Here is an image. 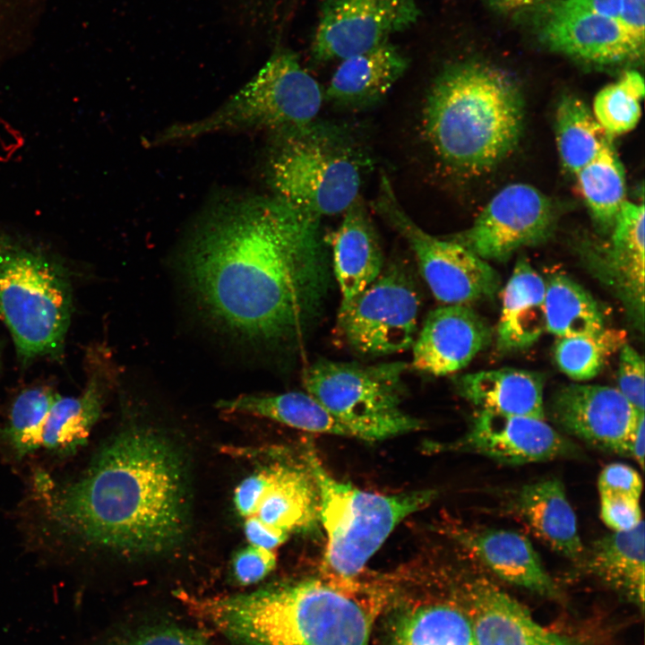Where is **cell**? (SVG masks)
I'll return each instance as SVG.
<instances>
[{"label": "cell", "instance_id": "cell-6", "mask_svg": "<svg viewBox=\"0 0 645 645\" xmlns=\"http://www.w3.org/2000/svg\"><path fill=\"white\" fill-rule=\"evenodd\" d=\"M303 452L317 486L319 520L327 535L323 564L341 580L357 577L394 528L437 494L432 489L391 495L364 491L333 477L311 443Z\"/></svg>", "mask_w": 645, "mask_h": 645}, {"label": "cell", "instance_id": "cell-36", "mask_svg": "<svg viewBox=\"0 0 645 645\" xmlns=\"http://www.w3.org/2000/svg\"><path fill=\"white\" fill-rule=\"evenodd\" d=\"M644 93L642 75L637 71H626L596 94L591 111L611 138L622 135L639 123Z\"/></svg>", "mask_w": 645, "mask_h": 645}, {"label": "cell", "instance_id": "cell-22", "mask_svg": "<svg viewBox=\"0 0 645 645\" xmlns=\"http://www.w3.org/2000/svg\"><path fill=\"white\" fill-rule=\"evenodd\" d=\"M594 270L622 299L641 330L644 321V205L625 201Z\"/></svg>", "mask_w": 645, "mask_h": 645}, {"label": "cell", "instance_id": "cell-40", "mask_svg": "<svg viewBox=\"0 0 645 645\" xmlns=\"http://www.w3.org/2000/svg\"><path fill=\"white\" fill-rule=\"evenodd\" d=\"M617 389L639 412H644V360L629 344L620 348Z\"/></svg>", "mask_w": 645, "mask_h": 645}, {"label": "cell", "instance_id": "cell-42", "mask_svg": "<svg viewBox=\"0 0 645 645\" xmlns=\"http://www.w3.org/2000/svg\"><path fill=\"white\" fill-rule=\"evenodd\" d=\"M642 486L639 472L621 462L606 465L598 478L599 494H624L640 499Z\"/></svg>", "mask_w": 645, "mask_h": 645}, {"label": "cell", "instance_id": "cell-2", "mask_svg": "<svg viewBox=\"0 0 645 645\" xmlns=\"http://www.w3.org/2000/svg\"><path fill=\"white\" fill-rule=\"evenodd\" d=\"M34 491L55 529L88 546L126 555L159 554L178 544L186 529L184 460L151 430L121 432L72 481L37 472Z\"/></svg>", "mask_w": 645, "mask_h": 645}, {"label": "cell", "instance_id": "cell-18", "mask_svg": "<svg viewBox=\"0 0 645 645\" xmlns=\"http://www.w3.org/2000/svg\"><path fill=\"white\" fill-rule=\"evenodd\" d=\"M489 323L466 305L431 311L412 344V366L442 376L466 367L492 341Z\"/></svg>", "mask_w": 645, "mask_h": 645}, {"label": "cell", "instance_id": "cell-38", "mask_svg": "<svg viewBox=\"0 0 645 645\" xmlns=\"http://www.w3.org/2000/svg\"><path fill=\"white\" fill-rule=\"evenodd\" d=\"M50 0H0V62L34 36Z\"/></svg>", "mask_w": 645, "mask_h": 645}, {"label": "cell", "instance_id": "cell-15", "mask_svg": "<svg viewBox=\"0 0 645 645\" xmlns=\"http://www.w3.org/2000/svg\"><path fill=\"white\" fill-rule=\"evenodd\" d=\"M419 16L417 0H325L312 53L319 61H341L388 42Z\"/></svg>", "mask_w": 645, "mask_h": 645}, {"label": "cell", "instance_id": "cell-8", "mask_svg": "<svg viewBox=\"0 0 645 645\" xmlns=\"http://www.w3.org/2000/svg\"><path fill=\"white\" fill-rule=\"evenodd\" d=\"M323 100L319 83L292 51L280 47L262 69L221 107L199 120L176 124L151 143L194 139L237 130L270 129L274 133L314 123Z\"/></svg>", "mask_w": 645, "mask_h": 645}, {"label": "cell", "instance_id": "cell-11", "mask_svg": "<svg viewBox=\"0 0 645 645\" xmlns=\"http://www.w3.org/2000/svg\"><path fill=\"white\" fill-rule=\"evenodd\" d=\"M419 295L404 265L384 267L350 303L340 307L338 325L351 349L364 356L407 350L417 337Z\"/></svg>", "mask_w": 645, "mask_h": 645}, {"label": "cell", "instance_id": "cell-10", "mask_svg": "<svg viewBox=\"0 0 645 645\" xmlns=\"http://www.w3.org/2000/svg\"><path fill=\"white\" fill-rule=\"evenodd\" d=\"M374 206L409 244L420 274L437 300L468 305L492 299L499 292L501 277L487 261L454 240L423 230L402 209L385 176Z\"/></svg>", "mask_w": 645, "mask_h": 645}, {"label": "cell", "instance_id": "cell-43", "mask_svg": "<svg viewBox=\"0 0 645 645\" xmlns=\"http://www.w3.org/2000/svg\"><path fill=\"white\" fill-rule=\"evenodd\" d=\"M271 479V466L245 478L236 488L234 503L243 517L255 515Z\"/></svg>", "mask_w": 645, "mask_h": 645}, {"label": "cell", "instance_id": "cell-31", "mask_svg": "<svg viewBox=\"0 0 645 645\" xmlns=\"http://www.w3.org/2000/svg\"><path fill=\"white\" fill-rule=\"evenodd\" d=\"M216 406L228 412L259 416L307 432L353 437L343 422L306 391L241 395L219 400Z\"/></svg>", "mask_w": 645, "mask_h": 645}, {"label": "cell", "instance_id": "cell-30", "mask_svg": "<svg viewBox=\"0 0 645 645\" xmlns=\"http://www.w3.org/2000/svg\"><path fill=\"white\" fill-rule=\"evenodd\" d=\"M111 370L99 365L90 374L83 391L78 396H60L51 407L42 435V447L56 454H73L83 446L98 421Z\"/></svg>", "mask_w": 645, "mask_h": 645}, {"label": "cell", "instance_id": "cell-33", "mask_svg": "<svg viewBox=\"0 0 645 645\" xmlns=\"http://www.w3.org/2000/svg\"><path fill=\"white\" fill-rule=\"evenodd\" d=\"M545 307L546 331L558 338L594 335L606 328L593 297L565 275L546 282Z\"/></svg>", "mask_w": 645, "mask_h": 645}, {"label": "cell", "instance_id": "cell-5", "mask_svg": "<svg viewBox=\"0 0 645 645\" xmlns=\"http://www.w3.org/2000/svg\"><path fill=\"white\" fill-rule=\"evenodd\" d=\"M72 305L64 268L41 251L0 233V320L22 363L62 353Z\"/></svg>", "mask_w": 645, "mask_h": 645}, {"label": "cell", "instance_id": "cell-7", "mask_svg": "<svg viewBox=\"0 0 645 645\" xmlns=\"http://www.w3.org/2000/svg\"><path fill=\"white\" fill-rule=\"evenodd\" d=\"M266 176L275 198L320 219L360 197L362 161L344 137L313 123L274 133Z\"/></svg>", "mask_w": 645, "mask_h": 645}, {"label": "cell", "instance_id": "cell-45", "mask_svg": "<svg viewBox=\"0 0 645 645\" xmlns=\"http://www.w3.org/2000/svg\"><path fill=\"white\" fill-rule=\"evenodd\" d=\"M245 534L252 546L272 550L283 544L289 534L261 520L257 516L247 517Z\"/></svg>", "mask_w": 645, "mask_h": 645}, {"label": "cell", "instance_id": "cell-4", "mask_svg": "<svg viewBox=\"0 0 645 645\" xmlns=\"http://www.w3.org/2000/svg\"><path fill=\"white\" fill-rule=\"evenodd\" d=\"M523 122L524 101L515 81L478 62L443 72L424 110L425 130L437 154L472 174L494 167L515 149Z\"/></svg>", "mask_w": 645, "mask_h": 645}, {"label": "cell", "instance_id": "cell-47", "mask_svg": "<svg viewBox=\"0 0 645 645\" xmlns=\"http://www.w3.org/2000/svg\"><path fill=\"white\" fill-rule=\"evenodd\" d=\"M644 413L638 419L631 443L630 456L634 459L642 469L644 466L645 452V427Z\"/></svg>", "mask_w": 645, "mask_h": 645}, {"label": "cell", "instance_id": "cell-29", "mask_svg": "<svg viewBox=\"0 0 645 645\" xmlns=\"http://www.w3.org/2000/svg\"><path fill=\"white\" fill-rule=\"evenodd\" d=\"M255 516L288 534L309 530L320 521L317 486L304 460L301 465L271 466V483Z\"/></svg>", "mask_w": 645, "mask_h": 645}, {"label": "cell", "instance_id": "cell-13", "mask_svg": "<svg viewBox=\"0 0 645 645\" xmlns=\"http://www.w3.org/2000/svg\"><path fill=\"white\" fill-rule=\"evenodd\" d=\"M517 14L546 47L587 63L620 64L644 54V47L617 20L572 7L564 0H546Z\"/></svg>", "mask_w": 645, "mask_h": 645}, {"label": "cell", "instance_id": "cell-28", "mask_svg": "<svg viewBox=\"0 0 645 645\" xmlns=\"http://www.w3.org/2000/svg\"><path fill=\"white\" fill-rule=\"evenodd\" d=\"M408 60L390 41L341 60L325 91L340 105L359 106L384 96L401 77Z\"/></svg>", "mask_w": 645, "mask_h": 645}, {"label": "cell", "instance_id": "cell-35", "mask_svg": "<svg viewBox=\"0 0 645 645\" xmlns=\"http://www.w3.org/2000/svg\"><path fill=\"white\" fill-rule=\"evenodd\" d=\"M625 344V333L604 329L589 336L558 338L554 356L559 369L571 379L587 381L596 377L607 359Z\"/></svg>", "mask_w": 645, "mask_h": 645}, {"label": "cell", "instance_id": "cell-20", "mask_svg": "<svg viewBox=\"0 0 645 645\" xmlns=\"http://www.w3.org/2000/svg\"><path fill=\"white\" fill-rule=\"evenodd\" d=\"M384 634L386 645H477L463 603L441 598L398 599L386 615Z\"/></svg>", "mask_w": 645, "mask_h": 645}, {"label": "cell", "instance_id": "cell-46", "mask_svg": "<svg viewBox=\"0 0 645 645\" xmlns=\"http://www.w3.org/2000/svg\"><path fill=\"white\" fill-rule=\"evenodd\" d=\"M575 8L603 17L617 20L621 8V0H564Z\"/></svg>", "mask_w": 645, "mask_h": 645}, {"label": "cell", "instance_id": "cell-34", "mask_svg": "<svg viewBox=\"0 0 645 645\" xmlns=\"http://www.w3.org/2000/svg\"><path fill=\"white\" fill-rule=\"evenodd\" d=\"M555 133L561 163L574 175L613 139L599 125L586 103L572 95L563 96L558 103Z\"/></svg>", "mask_w": 645, "mask_h": 645}, {"label": "cell", "instance_id": "cell-9", "mask_svg": "<svg viewBox=\"0 0 645 645\" xmlns=\"http://www.w3.org/2000/svg\"><path fill=\"white\" fill-rule=\"evenodd\" d=\"M408 364L363 365L319 359L305 370L303 384L353 437L381 441L422 428V421L401 408Z\"/></svg>", "mask_w": 645, "mask_h": 645}, {"label": "cell", "instance_id": "cell-12", "mask_svg": "<svg viewBox=\"0 0 645 645\" xmlns=\"http://www.w3.org/2000/svg\"><path fill=\"white\" fill-rule=\"evenodd\" d=\"M556 219V209L547 195L528 184H511L452 240L486 261L504 262L520 248L546 241Z\"/></svg>", "mask_w": 645, "mask_h": 645}, {"label": "cell", "instance_id": "cell-1", "mask_svg": "<svg viewBox=\"0 0 645 645\" xmlns=\"http://www.w3.org/2000/svg\"><path fill=\"white\" fill-rule=\"evenodd\" d=\"M319 222L274 196L224 200L201 219L183 250L186 285L230 335L257 345L288 340L328 288Z\"/></svg>", "mask_w": 645, "mask_h": 645}, {"label": "cell", "instance_id": "cell-16", "mask_svg": "<svg viewBox=\"0 0 645 645\" xmlns=\"http://www.w3.org/2000/svg\"><path fill=\"white\" fill-rule=\"evenodd\" d=\"M548 413L567 434L601 451L630 456L639 412L617 388L571 383L560 388Z\"/></svg>", "mask_w": 645, "mask_h": 645}, {"label": "cell", "instance_id": "cell-14", "mask_svg": "<svg viewBox=\"0 0 645 645\" xmlns=\"http://www.w3.org/2000/svg\"><path fill=\"white\" fill-rule=\"evenodd\" d=\"M426 446L429 452H471L507 465L581 456V450L545 419L480 409L465 434Z\"/></svg>", "mask_w": 645, "mask_h": 645}, {"label": "cell", "instance_id": "cell-32", "mask_svg": "<svg viewBox=\"0 0 645 645\" xmlns=\"http://www.w3.org/2000/svg\"><path fill=\"white\" fill-rule=\"evenodd\" d=\"M575 176L593 220L602 230H611L626 201L625 172L613 141Z\"/></svg>", "mask_w": 645, "mask_h": 645}, {"label": "cell", "instance_id": "cell-41", "mask_svg": "<svg viewBox=\"0 0 645 645\" xmlns=\"http://www.w3.org/2000/svg\"><path fill=\"white\" fill-rule=\"evenodd\" d=\"M599 515L613 531H627L642 522L640 499L624 494H599Z\"/></svg>", "mask_w": 645, "mask_h": 645}, {"label": "cell", "instance_id": "cell-24", "mask_svg": "<svg viewBox=\"0 0 645 645\" xmlns=\"http://www.w3.org/2000/svg\"><path fill=\"white\" fill-rule=\"evenodd\" d=\"M332 266L340 291V307L369 287L384 268L377 233L361 197L344 212L331 236Z\"/></svg>", "mask_w": 645, "mask_h": 645}, {"label": "cell", "instance_id": "cell-44", "mask_svg": "<svg viewBox=\"0 0 645 645\" xmlns=\"http://www.w3.org/2000/svg\"><path fill=\"white\" fill-rule=\"evenodd\" d=\"M618 22L639 46L645 41V0H621Z\"/></svg>", "mask_w": 645, "mask_h": 645}, {"label": "cell", "instance_id": "cell-25", "mask_svg": "<svg viewBox=\"0 0 645 645\" xmlns=\"http://www.w3.org/2000/svg\"><path fill=\"white\" fill-rule=\"evenodd\" d=\"M462 398L480 410L545 419L544 378L536 372L499 368L462 374L454 381Z\"/></svg>", "mask_w": 645, "mask_h": 645}, {"label": "cell", "instance_id": "cell-23", "mask_svg": "<svg viewBox=\"0 0 645 645\" xmlns=\"http://www.w3.org/2000/svg\"><path fill=\"white\" fill-rule=\"evenodd\" d=\"M507 511L554 552L572 561L581 559L585 547L576 514L559 478L522 486L511 495Z\"/></svg>", "mask_w": 645, "mask_h": 645}, {"label": "cell", "instance_id": "cell-17", "mask_svg": "<svg viewBox=\"0 0 645 645\" xmlns=\"http://www.w3.org/2000/svg\"><path fill=\"white\" fill-rule=\"evenodd\" d=\"M456 587L472 617L477 645H590L578 636L543 626L483 575L464 576Z\"/></svg>", "mask_w": 645, "mask_h": 645}, {"label": "cell", "instance_id": "cell-48", "mask_svg": "<svg viewBox=\"0 0 645 645\" xmlns=\"http://www.w3.org/2000/svg\"><path fill=\"white\" fill-rule=\"evenodd\" d=\"M487 4L502 13H519L546 0H486Z\"/></svg>", "mask_w": 645, "mask_h": 645}, {"label": "cell", "instance_id": "cell-37", "mask_svg": "<svg viewBox=\"0 0 645 645\" xmlns=\"http://www.w3.org/2000/svg\"><path fill=\"white\" fill-rule=\"evenodd\" d=\"M60 396L51 387L36 386L22 391L16 397L3 434L19 457L42 447L43 430L49 410Z\"/></svg>", "mask_w": 645, "mask_h": 645}, {"label": "cell", "instance_id": "cell-27", "mask_svg": "<svg viewBox=\"0 0 645 645\" xmlns=\"http://www.w3.org/2000/svg\"><path fill=\"white\" fill-rule=\"evenodd\" d=\"M644 522L595 540L579 561L585 571L644 611Z\"/></svg>", "mask_w": 645, "mask_h": 645}, {"label": "cell", "instance_id": "cell-39", "mask_svg": "<svg viewBox=\"0 0 645 645\" xmlns=\"http://www.w3.org/2000/svg\"><path fill=\"white\" fill-rule=\"evenodd\" d=\"M275 566L276 555L272 550L250 545L234 555L230 580L237 587H250L264 580Z\"/></svg>", "mask_w": 645, "mask_h": 645}, {"label": "cell", "instance_id": "cell-26", "mask_svg": "<svg viewBox=\"0 0 645 645\" xmlns=\"http://www.w3.org/2000/svg\"><path fill=\"white\" fill-rule=\"evenodd\" d=\"M546 281L525 258H520L502 292L496 328L501 352L531 347L546 331Z\"/></svg>", "mask_w": 645, "mask_h": 645}, {"label": "cell", "instance_id": "cell-19", "mask_svg": "<svg viewBox=\"0 0 645 645\" xmlns=\"http://www.w3.org/2000/svg\"><path fill=\"white\" fill-rule=\"evenodd\" d=\"M174 599L124 609L92 645H222L213 630Z\"/></svg>", "mask_w": 645, "mask_h": 645}, {"label": "cell", "instance_id": "cell-21", "mask_svg": "<svg viewBox=\"0 0 645 645\" xmlns=\"http://www.w3.org/2000/svg\"><path fill=\"white\" fill-rule=\"evenodd\" d=\"M455 538L502 580L549 599L562 598L559 587L524 535L503 529H462Z\"/></svg>", "mask_w": 645, "mask_h": 645}, {"label": "cell", "instance_id": "cell-3", "mask_svg": "<svg viewBox=\"0 0 645 645\" xmlns=\"http://www.w3.org/2000/svg\"><path fill=\"white\" fill-rule=\"evenodd\" d=\"M175 596L227 645H368L372 619L322 580L274 582L227 595Z\"/></svg>", "mask_w": 645, "mask_h": 645}]
</instances>
